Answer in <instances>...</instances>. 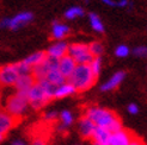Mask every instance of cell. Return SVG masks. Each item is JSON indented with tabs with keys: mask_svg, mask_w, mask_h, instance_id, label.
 I'll use <instances>...</instances> for the list:
<instances>
[{
	"mask_svg": "<svg viewBox=\"0 0 147 145\" xmlns=\"http://www.w3.org/2000/svg\"><path fill=\"white\" fill-rule=\"evenodd\" d=\"M85 117L89 118L96 126L104 127L109 130L111 133L123 128L122 121L120 120V118L113 111L108 110V108H103L98 106L89 107L85 112Z\"/></svg>",
	"mask_w": 147,
	"mask_h": 145,
	"instance_id": "1",
	"label": "cell"
},
{
	"mask_svg": "<svg viewBox=\"0 0 147 145\" xmlns=\"http://www.w3.org/2000/svg\"><path fill=\"white\" fill-rule=\"evenodd\" d=\"M54 89L55 87L47 82L46 80L36 81L28 92L29 106H31L34 110H40L43 106H46L53 99Z\"/></svg>",
	"mask_w": 147,
	"mask_h": 145,
	"instance_id": "2",
	"label": "cell"
},
{
	"mask_svg": "<svg viewBox=\"0 0 147 145\" xmlns=\"http://www.w3.org/2000/svg\"><path fill=\"white\" fill-rule=\"evenodd\" d=\"M67 80L74 87L76 92L82 93L90 89L96 82L97 77L92 74L89 64H77V67Z\"/></svg>",
	"mask_w": 147,
	"mask_h": 145,
	"instance_id": "3",
	"label": "cell"
},
{
	"mask_svg": "<svg viewBox=\"0 0 147 145\" xmlns=\"http://www.w3.org/2000/svg\"><path fill=\"white\" fill-rule=\"evenodd\" d=\"M29 108L28 94L16 92L6 99L5 102V112L12 115L13 118H20Z\"/></svg>",
	"mask_w": 147,
	"mask_h": 145,
	"instance_id": "4",
	"label": "cell"
},
{
	"mask_svg": "<svg viewBox=\"0 0 147 145\" xmlns=\"http://www.w3.org/2000/svg\"><path fill=\"white\" fill-rule=\"evenodd\" d=\"M67 55L71 56L77 64H89L93 59L89 51V45L84 43H73L68 45Z\"/></svg>",
	"mask_w": 147,
	"mask_h": 145,
	"instance_id": "5",
	"label": "cell"
},
{
	"mask_svg": "<svg viewBox=\"0 0 147 145\" xmlns=\"http://www.w3.org/2000/svg\"><path fill=\"white\" fill-rule=\"evenodd\" d=\"M34 19V14L31 12H20L12 18H4L0 20V27L1 29H11V30H18L24 25L29 24Z\"/></svg>",
	"mask_w": 147,
	"mask_h": 145,
	"instance_id": "6",
	"label": "cell"
},
{
	"mask_svg": "<svg viewBox=\"0 0 147 145\" xmlns=\"http://www.w3.org/2000/svg\"><path fill=\"white\" fill-rule=\"evenodd\" d=\"M19 76L18 66L17 63L6 64V66L0 67V86L11 87L16 83Z\"/></svg>",
	"mask_w": 147,
	"mask_h": 145,
	"instance_id": "7",
	"label": "cell"
},
{
	"mask_svg": "<svg viewBox=\"0 0 147 145\" xmlns=\"http://www.w3.org/2000/svg\"><path fill=\"white\" fill-rule=\"evenodd\" d=\"M134 134H131L127 130H119L110 134L108 145H130L131 140L134 138Z\"/></svg>",
	"mask_w": 147,
	"mask_h": 145,
	"instance_id": "8",
	"label": "cell"
},
{
	"mask_svg": "<svg viewBox=\"0 0 147 145\" xmlns=\"http://www.w3.org/2000/svg\"><path fill=\"white\" fill-rule=\"evenodd\" d=\"M76 67H77L76 61L68 55H66V56L61 57L60 60H57V70L61 72V75L66 80L69 77V75L73 72Z\"/></svg>",
	"mask_w": 147,
	"mask_h": 145,
	"instance_id": "9",
	"label": "cell"
},
{
	"mask_svg": "<svg viewBox=\"0 0 147 145\" xmlns=\"http://www.w3.org/2000/svg\"><path fill=\"white\" fill-rule=\"evenodd\" d=\"M14 124H16V118H13L12 115L6 113L5 111L0 112V142L11 131Z\"/></svg>",
	"mask_w": 147,
	"mask_h": 145,
	"instance_id": "10",
	"label": "cell"
},
{
	"mask_svg": "<svg viewBox=\"0 0 147 145\" xmlns=\"http://www.w3.org/2000/svg\"><path fill=\"white\" fill-rule=\"evenodd\" d=\"M67 50H68V44L63 41H59L55 44H53L51 47H49V49L46 51L47 57L54 60H60L61 57L67 55Z\"/></svg>",
	"mask_w": 147,
	"mask_h": 145,
	"instance_id": "11",
	"label": "cell"
},
{
	"mask_svg": "<svg viewBox=\"0 0 147 145\" xmlns=\"http://www.w3.org/2000/svg\"><path fill=\"white\" fill-rule=\"evenodd\" d=\"M35 82L36 81H35V78L31 74H25V75H19L16 83H14L13 86L16 87V92L28 94L29 89L34 86Z\"/></svg>",
	"mask_w": 147,
	"mask_h": 145,
	"instance_id": "12",
	"label": "cell"
},
{
	"mask_svg": "<svg viewBox=\"0 0 147 145\" xmlns=\"http://www.w3.org/2000/svg\"><path fill=\"white\" fill-rule=\"evenodd\" d=\"M126 77V72L124 71H116L115 74L110 77L107 82H104L102 86H100V90L103 92H108V90H113V89H116L119 87L122 81Z\"/></svg>",
	"mask_w": 147,
	"mask_h": 145,
	"instance_id": "13",
	"label": "cell"
},
{
	"mask_svg": "<svg viewBox=\"0 0 147 145\" xmlns=\"http://www.w3.org/2000/svg\"><path fill=\"white\" fill-rule=\"evenodd\" d=\"M110 134H111V132H110L109 130H107L104 127L96 126V127H94V130H93V132H92L91 139L93 140V143L102 144V145H108Z\"/></svg>",
	"mask_w": 147,
	"mask_h": 145,
	"instance_id": "14",
	"label": "cell"
},
{
	"mask_svg": "<svg viewBox=\"0 0 147 145\" xmlns=\"http://www.w3.org/2000/svg\"><path fill=\"white\" fill-rule=\"evenodd\" d=\"M76 92L74 87H73L69 82H63L62 84L55 87L54 94H53V99H62V98H67L73 95Z\"/></svg>",
	"mask_w": 147,
	"mask_h": 145,
	"instance_id": "15",
	"label": "cell"
},
{
	"mask_svg": "<svg viewBox=\"0 0 147 145\" xmlns=\"http://www.w3.org/2000/svg\"><path fill=\"white\" fill-rule=\"evenodd\" d=\"M94 127H96V125H94L89 118L83 117L79 120L78 128H79V133L82 134L83 138H91Z\"/></svg>",
	"mask_w": 147,
	"mask_h": 145,
	"instance_id": "16",
	"label": "cell"
},
{
	"mask_svg": "<svg viewBox=\"0 0 147 145\" xmlns=\"http://www.w3.org/2000/svg\"><path fill=\"white\" fill-rule=\"evenodd\" d=\"M69 33V27L62 24V23H59V21H54L53 26H51V35H53V38L57 39V41H61L62 38H65V36H67Z\"/></svg>",
	"mask_w": 147,
	"mask_h": 145,
	"instance_id": "17",
	"label": "cell"
},
{
	"mask_svg": "<svg viewBox=\"0 0 147 145\" xmlns=\"http://www.w3.org/2000/svg\"><path fill=\"white\" fill-rule=\"evenodd\" d=\"M43 80H46L47 82H49L50 84H53L54 87H57V86L62 84L63 82H66V78L61 75V72L59 71L57 69H53V70H50Z\"/></svg>",
	"mask_w": 147,
	"mask_h": 145,
	"instance_id": "18",
	"label": "cell"
},
{
	"mask_svg": "<svg viewBox=\"0 0 147 145\" xmlns=\"http://www.w3.org/2000/svg\"><path fill=\"white\" fill-rule=\"evenodd\" d=\"M47 57L46 55V51H36L34 54H31L30 56H28L26 59L23 61L25 64H28L29 67H35V66H37V64H40L43 60H45Z\"/></svg>",
	"mask_w": 147,
	"mask_h": 145,
	"instance_id": "19",
	"label": "cell"
},
{
	"mask_svg": "<svg viewBox=\"0 0 147 145\" xmlns=\"http://www.w3.org/2000/svg\"><path fill=\"white\" fill-rule=\"evenodd\" d=\"M89 19H90L91 27L93 29L94 31L98 32V33L104 32V25H103V21L100 20V18L97 16L96 13H90L89 14Z\"/></svg>",
	"mask_w": 147,
	"mask_h": 145,
	"instance_id": "20",
	"label": "cell"
},
{
	"mask_svg": "<svg viewBox=\"0 0 147 145\" xmlns=\"http://www.w3.org/2000/svg\"><path fill=\"white\" fill-rule=\"evenodd\" d=\"M60 120L62 122V125L60 126V130H65V128H68L72 124H73V120H74V118H73V114L67 111V110H65L60 113Z\"/></svg>",
	"mask_w": 147,
	"mask_h": 145,
	"instance_id": "21",
	"label": "cell"
},
{
	"mask_svg": "<svg viewBox=\"0 0 147 145\" xmlns=\"http://www.w3.org/2000/svg\"><path fill=\"white\" fill-rule=\"evenodd\" d=\"M84 10L82 9V7L79 6H73L71 7V9H68L67 11L65 12V18L66 19H76V18H79V17H83L84 16Z\"/></svg>",
	"mask_w": 147,
	"mask_h": 145,
	"instance_id": "22",
	"label": "cell"
},
{
	"mask_svg": "<svg viewBox=\"0 0 147 145\" xmlns=\"http://www.w3.org/2000/svg\"><path fill=\"white\" fill-rule=\"evenodd\" d=\"M89 51L93 57H100L104 53V48L103 44L99 42H92L91 44H89Z\"/></svg>",
	"mask_w": 147,
	"mask_h": 145,
	"instance_id": "23",
	"label": "cell"
},
{
	"mask_svg": "<svg viewBox=\"0 0 147 145\" xmlns=\"http://www.w3.org/2000/svg\"><path fill=\"white\" fill-rule=\"evenodd\" d=\"M89 67L92 71V74L97 77L102 70V59L100 57H93L91 60V62L89 63Z\"/></svg>",
	"mask_w": 147,
	"mask_h": 145,
	"instance_id": "24",
	"label": "cell"
},
{
	"mask_svg": "<svg viewBox=\"0 0 147 145\" xmlns=\"http://www.w3.org/2000/svg\"><path fill=\"white\" fill-rule=\"evenodd\" d=\"M129 53H130L129 48H128L127 45H124V44L119 45V47L116 48V50H115V55H116L117 57H120V59H123V57H127V56L129 55Z\"/></svg>",
	"mask_w": 147,
	"mask_h": 145,
	"instance_id": "25",
	"label": "cell"
},
{
	"mask_svg": "<svg viewBox=\"0 0 147 145\" xmlns=\"http://www.w3.org/2000/svg\"><path fill=\"white\" fill-rule=\"evenodd\" d=\"M133 54L138 57H145L146 54H147V48L144 47V45H140V47H136L134 50H133Z\"/></svg>",
	"mask_w": 147,
	"mask_h": 145,
	"instance_id": "26",
	"label": "cell"
},
{
	"mask_svg": "<svg viewBox=\"0 0 147 145\" xmlns=\"http://www.w3.org/2000/svg\"><path fill=\"white\" fill-rule=\"evenodd\" d=\"M59 118V114L55 111H49L45 114V120L46 121H54Z\"/></svg>",
	"mask_w": 147,
	"mask_h": 145,
	"instance_id": "27",
	"label": "cell"
},
{
	"mask_svg": "<svg viewBox=\"0 0 147 145\" xmlns=\"http://www.w3.org/2000/svg\"><path fill=\"white\" fill-rule=\"evenodd\" d=\"M128 112H129L130 114H133V115L138 114V113H139V106H138L136 104H130V105L128 106Z\"/></svg>",
	"mask_w": 147,
	"mask_h": 145,
	"instance_id": "28",
	"label": "cell"
},
{
	"mask_svg": "<svg viewBox=\"0 0 147 145\" xmlns=\"http://www.w3.org/2000/svg\"><path fill=\"white\" fill-rule=\"evenodd\" d=\"M130 145H145V144H144V142H142L140 138H138V137H134L133 140H131V143H130Z\"/></svg>",
	"mask_w": 147,
	"mask_h": 145,
	"instance_id": "29",
	"label": "cell"
},
{
	"mask_svg": "<svg viewBox=\"0 0 147 145\" xmlns=\"http://www.w3.org/2000/svg\"><path fill=\"white\" fill-rule=\"evenodd\" d=\"M103 3H104L105 5L108 6H113V7H117V1H115V0H102Z\"/></svg>",
	"mask_w": 147,
	"mask_h": 145,
	"instance_id": "30",
	"label": "cell"
},
{
	"mask_svg": "<svg viewBox=\"0 0 147 145\" xmlns=\"http://www.w3.org/2000/svg\"><path fill=\"white\" fill-rule=\"evenodd\" d=\"M31 145H46V142L43 139H41V138H36V139L32 140Z\"/></svg>",
	"mask_w": 147,
	"mask_h": 145,
	"instance_id": "31",
	"label": "cell"
},
{
	"mask_svg": "<svg viewBox=\"0 0 147 145\" xmlns=\"http://www.w3.org/2000/svg\"><path fill=\"white\" fill-rule=\"evenodd\" d=\"M12 145H26V144H25L23 140H19V139H18V140H14V142L12 143Z\"/></svg>",
	"mask_w": 147,
	"mask_h": 145,
	"instance_id": "32",
	"label": "cell"
},
{
	"mask_svg": "<svg viewBox=\"0 0 147 145\" xmlns=\"http://www.w3.org/2000/svg\"><path fill=\"white\" fill-rule=\"evenodd\" d=\"M93 145H102V144H97V143H93Z\"/></svg>",
	"mask_w": 147,
	"mask_h": 145,
	"instance_id": "33",
	"label": "cell"
},
{
	"mask_svg": "<svg viewBox=\"0 0 147 145\" xmlns=\"http://www.w3.org/2000/svg\"><path fill=\"white\" fill-rule=\"evenodd\" d=\"M0 87H1V86H0Z\"/></svg>",
	"mask_w": 147,
	"mask_h": 145,
	"instance_id": "34",
	"label": "cell"
}]
</instances>
